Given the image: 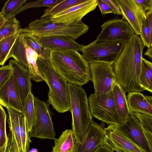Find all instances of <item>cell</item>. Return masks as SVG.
<instances>
[{
	"label": "cell",
	"instance_id": "obj_1",
	"mask_svg": "<svg viewBox=\"0 0 152 152\" xmlns=\"http://www.w3.org/2000/svg\"><path fill=\"white\" fill-rule=\"evenodd\" d=\"M144 47L140 36L134 34L125 43L121 53L112 65L116 82L126 92L145 90L139 80Z\"/></svg>",
	"mask_w": 152,
	"mask_h": 152
},
{
	"label": "cell",
	"instance_id": "obj_2",
	"mask_svg": "<svg viewBox=\"0 0 152 152\" xmlns=\"http://www.w3.org/2000/svg\"><path fill=\"white\" fill-rule=\"evenodd\" d=\"M49 59L54 69L68 83L82 86L90 80L89 64L78 51L52 50Z\"/></svg>",
	"mask_w": 152,
	"mask_h": 152
},
{
	"label": "cell",
	"instance_id": "obj_3",
	"mask_svg": "<svg viewBox=\"0 0 152 152\" xmlns=\"http://www.w3.org/2000/svg\"><path fill=\"white\" fill-rule=\"evenodd\" d=\"M37 63L40 73L49 88L48 103L58 112L64 113L69 110L68 83L54 69L49 58L39 57Z\"/></svg>",
	"mask_w": 152,
	"mask_h": 152
},
{
	"label": "cell",
	"instance_id": "obj_4",
	"mask_svg": "<svg viewBox=\"0 0 152 152\" xmlns=\"http://www.w3.org/2000/svg\"><path fill=\"white\" fill-rule=\"evenodd\" d=\"M72 115V130L77 141L87 132L93 121L86 94L82 86L68 83Z\"/></svg>",
	"mask_w": 152,
	"mask_h": 152
},
{
	"label": "cell",
	"instance_id": "obj_5",
	"mask_svg": "<svg viewBox=\"0 0 152 152\" xmlns=\"http://www.w3.org/2000/svg\"><path fill=\"white\" fill-rule=\"evenodd\" d=\"M88 26L82 21L70 25L54 23L50 17L40 18L29 23L27 27L20 28V34L34 36L38 38L54 36H65L74 39H78L88 30Z\"/></svg>",
	"mask_w": 152,
	"mask_h": 152
},
{
	"label": "cell",
	"instance_id": "obj_6",
	"mask_svg": "<svg viewBox=\"0 0 152 152\" xmlns=\"http://www.w3.org/2000/svg\"><path fill=\"white\" fill-rule=\"evenodd\" d=\"M6 108L9 127L6 152H29L31 141L24 114L12 108Z\"/></svg>",
	"mask_w": 152,
	"mask_h": 152
},
{
	"label": "cell",
	"instance_id": "obj_7",
	"mask_svg": "<svg viewBox=\"0 0 152 152\" xmlns=\"http://www.w3.org/2000/svg\"><path fill=\"white\" fill-rule=\"evenodd\" d=\"M125 43L121 40L96 39L84 46L82 55L89 64L102 62L112 65L121 53Z\"/></svg>",
	"mask_w": 152,
	"mask_h": 152
},
{
	"label": "cell",
	"instance_id": "obj_8",
	"mask_svg": "<svg viewBox=\"0 0 152 152\" xmlns=\"http://www.w3.org/2000/svg\"><path fill=\"white\" fill-rule=\"evenodd\" d=\"M88 104L92 116L110 124H122L115 106L112 91L103 94H91Z\"/></svg>",
	"mask_w": 152,
	"mask_h": 152
},
{
	"label": "cell",
	"instance_id": "obj_9",
	"mask_svg": "<svg viewBox=\"0 0 152 152\" xmlns=\"http://www.w3.org/2000/svg\"><path fill=\"white\" fill-rule=\"evenodd\" d=\"M35 118L29 132L30 137L54 140L56 133L48 106L44 101L34 97Z\"/></svg>",
	"mask_w": 152,
	"mask_h": 152
},
{
	"label": "cell",
	"instance_id": "obj_10",
	"mask_svg": "<svg viewBox=\"0 0 152 152\" xmlns=\"http://www.w3.org/2000/svg\"><path fill=\"white\" fill-rule=\"evenodd\" d=\"M90 80L93 83L94 94L100 95L112 91L116 82L112 65L102 62L89 63Z\"/></svg>",
	"mask_w": 152,
	"mask_h": 152
},
{
	"label": "cell",
	"instance_id": "obj_11",
	"mask_svg": "<svg viewBox=\"0 0 152 152\" xmlns=\"http://www.w3.org/2000/svg\"><path fill=\"white\" fill-rule=\"evenodd\" d=\"M100 27L102 30L97 37V40H121L125 42L135 33L129 23L123 18L109 20Z\"/></svg>",
	"mask_w": 152,
	"mask_h": 152
},
{
	"label": "cell",
	"instance_id": "obj_12",
	"mask_svg": "<svg viewBox=\"0 0 152 152\" xmlns=\"http://www.w3.org/2000/svg\"><path fill=\"white\" fill-rule=\"evenodd\" d=\"M117 128L143 152H152L145 131L140 121L131 112L127 120L122 124L116 125Z\"/></svg>",
	"mask_w": 152,
	"mask_h": 152
},
{
	"label": "cell",
	"instance_id": "obj_13",
	"mask_svg": "<svg viewBox=\"0 0 152 152\" xmlns=\"http://www.w3.org/2000/svg\"><path fill=\"white\" fill-rule=\"evenodd\" d=\"M97 6L96 0H85L50 17L54 23L67 25L75 24L82 21V18L94 10Z\"/></svg>",
	"mask_w": 152,
	"mask_h": 152
},
{
	"label": "cell",
	"instance_id": "obj_14",
	"mask_svg": "<svg viewBox=\"0 0 152 152\" xmlns=\"http://www.w3.org/2000/svg\"><path fill=\"white\" fill-rule=\"evenodd\" d=\"M120 8L122 18L133 29L135 34L140 35L142 24L146 20L145 12L134 0H115Z\"/></svg>",
	"mask_w": 152,
	"mask_h": 152
},
{
	"label": "cell",
	"instance_id": "obj_15",
	"mask_svg": "<svg viewBox=\"0 0 152 152\" xmlns=\"http://www.w3.org/2000/svg\"><path fill=\"white\" fill-rule=\"evenodd\" d=\"M104 129L102 143L113 151L120 149L124 152H143L117 128L116 125L110 124Z\"/></svg>",
	"mask_w": 152,
	"mask_h": 152
},
{
	"label": "cell",
	"instance_id": "obj_16",
	"mask_svg": "<svg viewBox=\"0 0 152 152\" xmlns=\"http://www.w3.org/2000/svg\"><path fill=\"white\" fill-rule=\"evenodd\" d=\"M104 136L103 128L93 121L86 134L76 141L71 152H92L102 143Z\"/></svg>",
	"mask_w": 152,
	"mask_h": 152
},
{
	"label": "cell",
	"instance_id": "obj_17",
	"mask_svg": "<svg viewBox=\"0 0 152 152\" xmlns=\"http://www.w3.org/2000/svg\"><path fill=\"white\" fill-rule=\"evenodd\" d=\"M0 104L24 114L20 94L12 73L0 88Z\"/></svg>",
	"mask_w": 152,
	"mask_h": 152
},
{
	"label": "cell",
	"instance_id": "obj_18",
	"mask_svg": "<svg viewBox=\"0 0 152 152\" xmlns=\"http://www.w3.org/2000/svg\"><path fill=\"white\" fill-rule=\"evenodd\" d=\"M9 65L17 86L23 110L26 98L31 92L32 84L29 72L28 69L14 59L10 60Z\"/></svg>",
	"mask_w": 152,
	"mask_h": 152
},
{
	"label": "cell",
	"instance_id": "obj_19",
	"mask_svg": "<svg viewBox=\"0 0 152 152\" xmlns=\"http://www.w3.org/2000/svg\"><path fill=\"white\" fill-rule=\"evenodd\" d=\"M38 38L43 47L51 51L74 50L82 52L84 47L67 36H54Z\"/></svg>",
	"mask_w": 152,
	"mask_h": 152
},
{
	"label": "cell",
	"instance_id": "obj_20",
	"mask_svg": "<svg viewBox=\"0 0 152 152\" xmlns=\"http://www.w3.org/2000/svg\"><path fill=\"white\" fill-rule=\"evenodd\" d=\"M129 109L137 112L152 116V96H144L139 92H128L126 96Z\"/></svg>",
	"mask_w": 152,
	"mask_h": 152
},
{
	"label": "cell",
	"instance_id": "obj_21",
	"mask_svg": "<svg viewBox=\"0 0 152 152\" xmlns=\"http://www.w3.org/2000/svg\"><path fill=\"white\" fill-rule=\"evenodd\" d=\"M34 52L20 34L10 52L8 59L13 58L20 64L28 69V60Z\"/></svg>",
	"mask_w": 152,
	"mask_h": 152
},
{
	"label": "cell",
	"instance_id": "obj_22",
	"mask_svg": "<svg viewBox=\"0 0 152 152\" xmlns=\"http://www.w3.org/2000/svg\"><path fill=\"white\" fill-rule=\"evenodd\" d=\"M112 91L117 111L122 124L127 120L131 112L128 107L126 92L116 82Z\"/></svg>",
	"mask_w": 152,
	"mask_h": 152
},
{
	"label": "cell",
	"instance_id": "obj_23",
	"mask_svg": "<svg viewBox=\"0 0 152 152\" xmlns=\"http://www.w3.org/2000/svg\"><path fill=\"white\" fill-rule=\"evenodd\" d=\"M55 145L52 152H71L76 140L72 129L63 131L58 138L54 140Z\"/></svg>",
	"mask_w": 152,
	"mask_h": 152
},
{
	"label": "cell",
	"instance_id": "obj_24",
	"mask_svg": "<svg viewBox=\"0 0 152 152\" xmlns=\"http://www.w3.org/2000/svg\"><path fill=\"white\" fill-rule=\"evenodd\" d=\"M139 80L140 85L144 90L152 93V63L143 57Z\"/></svg>",
	"mask_w": 152,
	"mask_h": 152
},
{
	"label": "cell",
	"instance_id": "obj_25",
	"mask_svg": "<svg viewBox=\"0 0 152 152\" xmlns=\"http://www.w3.org/2000/svg\"><path fill=\"white\" fill-rule=\"evenodd\" d=\"M6 19L0 28V41L16 34L21 28L20 22L14 17Z\"/></svg>",
	"mask_w": 152,
	"mask_h": 152
},
{
	"label": "cell",
	"instance_id": "obj_26",
	"mask_svg": "<svg viewBox=\"0 0 152 152\" xmlns=\"http://www.w3.org/2000/svg\"><path fill=\"white\" fill-rule=\"evenodd\" d=\"M85 0H61L52 7L46 9L40 18L51 17L71 7L84 2Z\"/></svg>",
	"mask_w": 152,
	"mask_h": 152
},
{
	"label": "cell",
	"instance_id": "obj_27",
	"mask_svg": "<svg viewBox=\"0 0 152 152\" xmlns=\"http://www.w3.org/2000/svg\"><path fill=\"white\" fill-rule=\"evenodd\" d=\"M34 97L31 92L28 94L26 99L23 109L24 115L29 132L34 124L35 118Z\"/></svg>",
	"mask_w": 152,
	"mask_h": 152
},
{
	"label": "cell",
	"instance_id": "obj_28",
	"mask_svg": "<svg viewBox=\"0 0 152 152\" xmlns=\"http://www.w3.org/2000/svg\"><path fill=\"white\" fill-rule=\"evenodd\" d=\"M20 34L26 44L39 57L49 58L51 50L43 47L40 42L38 38L32 35Z\"/></svg>",
	"mask_w": 152,
	"mask_h": 152
},
{
	"label": "cell",
	"instance_id": "obj_29",
	"mask_svg": "<svg viewBox=\"0 0 152 152\" xmlns=\"http://www.w3.org/2000/svg\"><path fill=\"white\" fill-rule=\"evenodd\" d=\"M19 34V31L0 41V65L3 66L8 59V55Z\"/></svg>",
	"mask_w": 152,
	"mask_h": 152
},
{
	"label": "cell",
	"instance_id": "obj_30",
	"mask_svg": "<svg viewBox=\"0 0 152 152\" xmlns=\"http://www.w3.org/2000/svg\"><path fill=\"white\" fill-rule=\"evenodd\" d=\"M7 115L0 104V152H6L7 137L6 130Z\"/></svg>",
	"mask_w": 152,
	"mask_h": 152
},
{
	"label": "cell",
	"instance_id": "obj_31",
	"mask_svg": "<svg viewBox=\"0 0 152 152\" xmlns=\"http://www.w3.org/2000/svg\"><path fill=\"white\" fill-rule=\"evenodd\" d=\"M26 1V0H8L4 4L1 12L6 18L11 17Z\"/></svg>",
	"mask_w": 152,
	"mask_h": 152
},
{
	"label": "cell",
	"instance_id": "obj_32",
	"mask_svg": "<svg viewBox=\"0 0 152 152\" xmlns=\"http://www.w3.org/2000/svg\"><path fill=\"white\" fill-rule=\"evenodd\" d=\"M61 0H39L28 2L19 9L12 16L14 17L20 12L30 8L34 7H47L51 8L59 2Z\"/></svg>",
	"mask_w": 152,
	"mask_h": 152
},
{
	"label": "cell",
	"instance_id": "obj_33",
	"mask_svg": "<svg viewBox=\"0 0 152 152\" xmlns=\"http://www.w3.org/2000/svg\"><path fill=\"white\" fill-rule=\"evenodd\" d=\"M140 35L144 46L149 48L152 46V32L146 19L142 25Z\"/></svg>",
	"mask_w": 152,
	"mask_h": 152
},
{
	"label": "cell",
	"instance_id": "obj_34",
	"mask_svg": "<svg viewBox=\"0 0 152 152\" xmlns=\"http://www.w3.org/2000/svg\"><path fill=\"white\" fill-rule=\"evenodd\" d=\"M141 124L146 132L152 133V116L137 112H132Z\"/></svg>",
	"mask_w": 152,
	"mask_h": 152
},
{
	"label": "cell",
	"instance_id": "obj_35",
	"mask_svg": "<svg viewBox=\"0 0 152 152\" xmlns=\"http://www.w3.org/2000/svg\"><path fill=\"white\" fill-rule=\"evenodd\" d=\"M11 73V69L9 64L0 67V88L7 81Z\"/></svg>",
	"mask_w": 152,
	"mask_h": 152
},
{
	"label": "cell",
	"instance_id": "obj_36",
	"mask_svg": "<svg viewBox=\"0 0 152 152\" xmlns=\"http://www.w3.org/2000/svg\"><path fill=\"white\" fill-rule=\"evenodd\" d=\"M96 1L97 6H98L102 15L109 13H114L113 10L102 0H96Z\"/></svg>",
	"mask_w": 152,
	"mask_h": 152
},
{
	"label": "cell",
	"instance_id": "obj_37",
	"mask_svg": "<svg viewBox=\"0 0 152 152\" xmlns=\"http://www.w3.org/2000/svg\"><path fill=\"white\" fill-rule=\"evenodd\" d=\"M134 1L145 12L152 9V0H134Z\"/></svg>",
	"mask_w": 152,
	"mask_h": 152
},
{
	"label": "cell",
	"instance_id": "obj_38",
	"mask_svg": "<svg viewBox=\"0 0 152 152\" xmlns=\"http://www.w3.org/2000/svg\"><path fill=\"white\" fill-rule=\"evenodd\" d=\"M107 4L113 11L114 14L121 15L119 7L115 0H102Z\"/></svg>",
	"mask_w": 152,
	"mask_h": 152
},
{
	"label": "cell",
	"instance_id": "obj_39",
	"mask_svg": "<svg viewBox=\"0 0 152 152\" xmlns=\"http://www.w3.org/2000/svg\"><path fill=\"white\" fill-rule=\"evenodd\" d=\"M92 152H114V151L107 145L102 143L97 147Z\"/></svg>",
	"mask_w": 152,
	"mask_h": 152
},
{
	"label": "cell",
	"instance_id": "obj_40",
	"mask_svg": "<svg viewBox=\"0 0 152 152\" xmlns=\"http://www.w3.org/2000/svg\"><path fill=\"white\" fill-rule=\"evenodd\" d=\"M144 55L149 57L152 60V46L148 48Z\"/></svg>",
	"mask_w": 152,
	"mask_h": 152
},
{
	"label": "cell",
	"instance_id": "obj_41",
	"mask_svg": "<svg viewBox=\"0 0 152 152\" xmlns=\"http://www.w3.org/2000/svg\"><path fill=\"white\" fill-rule=\"evenodd\" d=\"M6 20L2 12H0V28L3 25Z\"/></svg>",
	"mask_w": 152,
	"mask_h": 152
},
{
	"label": "cell",
	"instance_id": "obj_42",
	"mask_svg": "<svg viewBox=\"0 0 152 152\" xmlns=\"http://www.w3.org/2000/svg\"><path fill=\"white\" fill-rule=\"evenodd\" d=\"M116 151V152H124V151L120 149L117 150Z\"/></svg>",
	"mask_w": 152,
	"mask_h": 152
}]
</instances>
